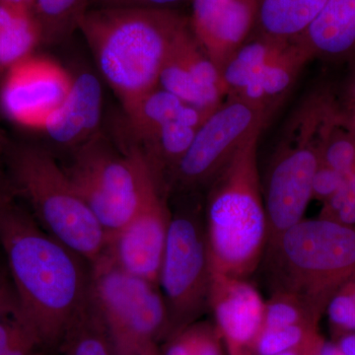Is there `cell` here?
I'll return each instance as SVG.
<instances>
[{"label":"cell","instance_id":"43","mask_svg":"<svg viewBox=\"0 0 355 355\" xmlns=\"http://www.w3.org/2000/svg\"><path fill=\"white\" fill-rule=\"evenodd\" d=\"M64 355H65V354H64Z\"/></svg>","mask_w":355,"mask_h":355},{"label":"cell","instance_id":"7","mask_svg":"<svg viewBox=\"0 0 355 355\" xmlns=\"http://www.w3.org/2000/svg\"><path fill=\"white\" fill-rule=\"evenodd\" d=\"M67 156L65 172L108 238L160 188L139 149L114 144L104 132Z\"/></svg>","mask_w":355,"mask_h":355},{"label":"cell","instance_id":"10","mask_svg":"<svg viewBox=\"0 0 355 355\" xmlns=\"http://www.w3.org/2000/svg\"><path fill=\"white\" fill-rule=\"evenodd\" d=\"M310 60L296 42L253 34L220 71L226 98H236L256 107L268 123Z\"/></svg>","mask_w":355,"mask_h":355},{"label":"cell","instance_id":"19","mask_svg":"<svg viewBox=\"0 0 355 355\" xmlns=\"http://www.w3.org/2000/svg\"><path fill=\"white\" fill-rule=\"evenodd\" d=\"M189 106L172 93L156 86L123 105L128 135H121L116 140L137 146L182 116Z\"/></svg>","mask_w":355,"mask_h":355},{"label":"cell","instance_id":"20","mask_svg":"<svg viewBox=\"0 0 355 355\" xmlns=\"http://www.w3.org/2000/svg\"><path fill=\"white\" fill-rule=\"evenodd\" d=\"M328 0H258L254 35L294 42L304 34Z\"/></svg>","mask_w":355,"mask_h":355},{"label":"cell","instance_id":"16","mask_svg":"<svg viewBox=\"0 0 355 355\" xmlns=\"http://www.w3.org/2000/svg\"><path fill=\"white\" fill-rule=\"evenodd\" d=\"M193 36L220 72L253 35L258 0H191Z\"/></svg>","mask_w":355,"mask_h":355},{"label":"cell","instance_id":"21","mask_svg":"<svg viewBox=\"0 0 355 355\" xmlns=\"http://www.w3.org/2000/svg\"><path fill=\"white\" fill-rule=\"evenodd\" d=\"M41 44L34 11L0 3V80Z\"/></svg>","mask_w":355,"mask_h":355},{"label":"cell","instance_id":"31","mask_svg":"<svg viewBox=\"0 0 355 355\" xmlns=\"http://www.w3.org/2000/svg\"><path fill=\"white\" fill-rule=\"evenodd\" d=\"M189 0H90L91 8L177 9Z\"/></svg>","mask_w":355,"mask_h":355},{"label":"cell","instance_id":"33","mask_svg":"<svg viewBox=\"0 0 355 355\" xmlns=\"http://www.w3.org/2000/svg\"><path fill=\"white\" fill-rule=\"evenodd\" d=\"M345 102H347V109L345 112L355 111V67L352 69V73L347 78V85H345Z\"/></svg>","mask_w":355,"mask_h":355},{"label":"cell","instance_id":"22","mask_svg":"<svg viewBox=\"0 0 355 355\" xmlns=\"http://www.w3.org/2000/svg\"><path fill=\"white\" fill-rule=\"evenodd\" d=\"M90 8V0H36L34 15L42 44L53 46L67 41L79 29Z\"/></svg>","mask_w":355,"mask_h":355},{"label":"cell","instance_id":"24","mask_svg":"<svg viewBox=\"0 0 355 355\" xmlns=\"http://www.w3.org/2000/svg\"><path fill=\"white\" fill-rule=\"evenodd\" d=\"M321 163L349 176L355 168V135L342 123L336 107L322 135Z\"/></svg>","mask_w":355,"mask_h":355},{"label":"cell","instance_id":"40","mask_svg":"<svg viewBox=\"0 0 355 355\" xmlns=\"http://www.w3.org/2000/svg\"><path fill=\"white\" fill-rule=\"evenodd\" d=\"M8 140L9 139H7L6 133H4L3 130H2V128H0V153H2V150H3L4 146H6Z\"/></svg>","mask_w":355,"mask_h":355},{"label":"cell","instance_id":"36","mask_svg":"<svg viewBox=\"0 0 355 355\" xmlns=\"http://www.w3.org/2000/svg\"><path fill=\"white\" fill-rule=\"evenodd\" d=\"M338 113H340V121H342L343 125L355 135V111L345 112L338 109Z\"/></svg>","mask_w":355,"mask_h":355},{"label":"cell","instance_id":"18","mask_svg":"<svg viewBox=\"0 0 355 355\" xmlns=\"http://www.w3.org/2000/svg\"><path fill=\"white\" fill-rule=\"evenodd\" d=\"M294 42L311 60H354L355 0H328L314 22Z\"/></svg>","mask_w":355,"mask_h":355},{"label":"cell","instance_id":"5","mask_svg":"<svg viewBox=\"0 0 355 355\" xmlns=\"http://www.w3.org/2000/svg\"><path fill=\"white\" fill-rule=\"evenodd\" d=\"M263 257L273 292L295 294L321 318L355 272V228L303 218L268 243Z\"/></svg>","mask_w":355,"mask_h":355},{"label":"cell","instance_id":"37","mask_svg":"<svg viewBox=\"0 0 355 355\" xmlns=\"http://www.w3.org/2000/svg\"><path fill=\"white\" fill-rule=\"evenodd\" d=\"M35 1L36 0H0V3L34 11Z\"/></svg>","mask_w":355,"mask_h":355},{"label":"cell","instance_id":"1","mask_svg":"<svg viewBox=\"0 0 355 355\" xmlns=\"http://www.w3.org/2000/svg\"><path fill=\"white\" fill-rule=\"evenodd\" d=\"M0 251L28 328L46 352L60 349L90 297V263L49 234L7 191L0 202Z\"/></svg>","mask_w":355,"mask_h":355},{"label":"cell","instance_id":"41","mask_svg":"<svg viewBox=\"0 0 355 355\" xmlns=\"http://www.w3.org/2000/svg\"><path fill=\"white\" fill-rule=\"evenodd\" d=\"M347 183H349L350 188L355 191V168L347 176Z\"/></svg>","mask_w":355,"mask_h":355},{"label":"cell","instance_id":"28","mask_svg":"<svg viewBox=\"0 0 355 355\" xmlns=\"http://www.w3.org/2000/svg\"><path fill=\"white\" fill-rule=\"evenodd\" d=\"M46 354V350L21 316L18 306L0 317V355Z\"/></svg>","mask_w":355,"mask_h":355},{"label":"cell","instance_id":"9","mask_svg":"<svg viewBox=\"0 0 355 355\" xmlns=\"http://www.w3.org/2000/svg\"><path fill=\"white\" fill-rule=\"evenodd\" d=\"M91 266L90 296L116 355H139L169 335V319L157 284L119 268L106 254Z\"/></svg>","mask_w":355,"mask_h":355},{"label":"cell","instance_id":"27","mask_svg":"<svg viewBox=\"0 0 355 355\" xmlns=\"http://www.w3.org/2000/svg\"><path fill=\"white\" fill-rule=\"evenodd\" d=\"M317 326L295 324L282 328L263 329L254 343V355H277L303 349L319 336Z\"/></svg>","mask_w":355,"mask_h":355},{"label":"cell","instance_id":"38","mask_svg":"<svg viewBox=\"0 0 355 355\" xmlns=\"http://www.w3.org/2000/svg\"><path fill=\"white\" fill-rule=\"evenodd\" d=\"M343 286H345V288L349 292L355 309V272L343 284Z\"/></svg>","mask_w":355,"mask_h":355},{"label":"cell","instance_id":"23","mask_svg":"<svg viewBox=\"0 0 355 355\" xmlns=\"http://www.w3.org/2000/svg\"><path fill=\"white\" fill-rule=\"evenodd\" d=\"M60 350L65 355H116L91 296L67 329Z\"/></svg>","mask_w":355,"mask_h":355},{"label":"cell","instance_id":"6","mask_svg":"<svg viewBox=\"0 0 355 355\" xmlns=\"http://www.w3.org/2000/svg\"><path fill=\"white\" fill-rule=\"evenodd\" d=\"M334 108L330 95L313 93L296 109L282 132L263 184L266 245L304 217L321 163L322 135Z\"/></svg>","mask_w":355,"mask_h":355},{"label":"cell","instance_id":"4","mask_svg":"<svg viewBox=\"0 0 355 355\" xmlns=\"http://www.w3.org/2000/svg\"><path fill=\"white\" fill-rule=\"evenodd\" d=\"M1 157L16 195L49 234L90 266L104 256L108 236L55 154L41 144L9 140Z\"/></svg>","mask_w":355,"mask_h":355},{"label":"cell","instance_id":"26","mask_svg":"<svg viewBox=\"0 0 355 355\" xmlns=\"http://www.w3.org/2000/svg\"><path fill=\"white\" fill-rule=\"evenodd\" d=\"M216 326L193 323L169 336L162 355H223Z\"/></svg>","mask_w":355,"mask_h":355},{"label":"cell","instance_id":"29","mask_svg":"<svg viewBox=\"0 0 355 355\" xmlns=\"http://www.w3.org/2000/svg\"><path fill=\"white\" fill-rule=\"evenodd\" d=\"M323 203L319 218L355 228V191L349 183Z\"/></svg>","mask_w":355,"mask_h":355},{"label":"cell","instance_id":"15","mask_svg":"<svg viewBox=\"0 0 355 355\" xmlns=\"http://www.w3.org/2000/svg\"><path fill=\"white\" fill-rule=\"evenodd\" d=\"M266 302L246 279L212 272L209 308L230 355H252L263 330Z\"/></svg>","mask_w":355,"mask_h":355},{"label":"cell","instance_id":"2","mask_svg":"<svg viewBox=\"0 0 355 355\" xmlns=\"http://www.w3.org/2000/svg\"><path fill=\"white\" fill-rule=\"evenodd\" d=\"M189 27L179 9L90 8L78 30L123 105L158 86L168 53Z\"/></svg>","mask_w":355,"mask_h":355},{"label":"cell","instance_id":"13","mask_svg":"<svg viewBox=\"0 0 355 355\" xmlns=\"http://www.w3.org/2000/svg\"><path fill=\"white\" fill-rule=\"evenodd\" d=\"M167 198L154 189L137 214L110 236L105 253L121 270L157 286L170 221Z\"/></svg>","mask_w":355,"mask_h":355},{"label":"cell","instance_id":"3","mask_svg":"<svg viewBox=\"0 0 355 355\" xmlns=\"http://www.w3.org/2000/svg\"><path fill=\"white\" fill-rule=\"evenodd\" d=\"M254 132L240 146L207 189L205 222L214 272L247 279L260 266L268 223Z\"/></svg>","mask_w":355,"mask_h":355},{"label":"cell","instance_id":"11","mask_svg":"<svg viewBox=\"0 0 355 355\" xmlns=\"http://www.w3.org/2000/svg\"><path fill=\"white\" fill-rule=\"evenodd\" d=\"M266 125L260 110L242 100L226 98L198 128L170 180L168 197L207 190L240 146Z\"/></svg>","mask_w":355,"mask_h":355},{"label":"cell","instance_id":"35","mask_svg":"<svg viewBox=\"0 0 355 355\" xmlns=\"http://www.w3.org/2000/svg\"><path fill=\"white\" fill-rule=\"evenodd\" d=\"M318 355H345L336 342H327L324 338L320 343Z\"/></svg>","mask_w":355,"mask_h":355},{"label":"cell","instance_id":"42","mask_svg":"<svg viewBox=\"0 0 355 355\" xmlns=\"http://www.w3.org/2000/svg\"><path fill=\"white\" fill-rule=\"evenodd\" d=\"M0 157H1V153H0ZM6 193V191L2 190L1 186H0V202H1L2 198H3L4 193Z\"/></svg>","mask_w":355,"mask_h":355},{"label":"cell","instance_id":"8","mask_svg":"<svg viewBox=\"0 0 355 355\" xmlns=\"http://www.w3.org/2000/svg\"><path fill=\"white\" fill-rule=\"evenodd\" d=\"M170 221L158 286L169 319V335L195 323L209 308L210 266L205 202L198 193L176 195Z\"/></svg>","mask_w":355,"mask_h":355},{"label":"cell","instance_id":"30","mask_svg":"<svg viewBox=\"0 0 355 355\" xmlns=\"http://www.w3.org/2000/svg\"><path fill=\"white\" fill-rule=\"evenodd\" d=\"M347 183V178L329 166L320 163L312 183V200L324 202Z\"/></svg>","mask_w":355,"mask_h":355},{"label":"cell","instance_id":"14","mask_svg":"<svg viewBox=\"0 0 355 355\" xmlns=\"http://www.w3.org/2000/svg\"><path fill=\"white\" fill-rule=\"evenodd\" d=\"M158 86L207 114L214 113L226 99L220 72L200 48L191 26L173 44L161 69Z\"/></svg>","mask_w":355,"mask_h":355},{"label":"cell","instance_id":"17","mask_svg":"<svg viewBox=\"0 0 355 355\" xmlns=\"http://www.w3.org/2000/svg\"><path fill=\"white\" fill-rule=\"evenodd\" d=\"M104 102L101 81L94 73L72 76L64 101L40 130L46 148L69 155L102 133Z\"/></svg>","mask_w":355,"mask_h":355},{"label":"cell","instance_id":"25","mask_svg":"<svg viewBox=\"0 0 355 355\" xmlns=\"http://www.w3.org/2000/svg\"><path fill=\"white\" fill-rule=\"evenodd\" d=\"M319 320L320 317L302 298L288 292L275 291L266 302L263 329L295 324L318 327Z\"/></svg>","mask_w":355,"mask_h":355},{"label":"cell","instance_id":"32","mask_svg":"<svg viewBox=\"0 0 355 355\" xmlns=\"http://www.w3.org/2000/svg\"><path fill=\"white\" fill-rule=\"evenodd\" d=\"M17 306L18 301L14 291L12 280L0 251V317L15 309Z\"/></svg>","mask_w":355,"mask_h":355},{"label":"cell","instance_id":"12","mask_svg":"<svg viewBox=\"0 0 355 355\" xmlns=\"http://www.w3.org/2000/svg\"><path fill=\"white\" fill-rule=\"evenodd\" d=\"M72 74L58 62L33 55L0 80V109L14 125L40 130L64 101Z\"/></svg>","mask_w":355,"mask_h":355},{"label":"cell","instance_id":"34","mask_svg":"<svg viewBox=\"0 0 355 355\" xmlns=\"http://www.w3.org/2000/svg\"><path fill=\"white\" fill-rule=\"evenodd\" d=\"M335 342L345 355H355V333L338 336Z\"/></svg>","mask_w":355,"mask_h":355},{"label":"cell","instance_id":"39","mask_svg":"<svg viewBox=\"0 0 355 355\" xmlns=\"http://www.w3.org/2000/svg\"><path fill=\"white\" fill-rule=\"evenodd\" d=\"M139 355H160L159 354L157 345H153L150 347H146V349L142 350L141 354Z\"/></svg>","mask_w":355,"mask_h":355}]
</instances>
